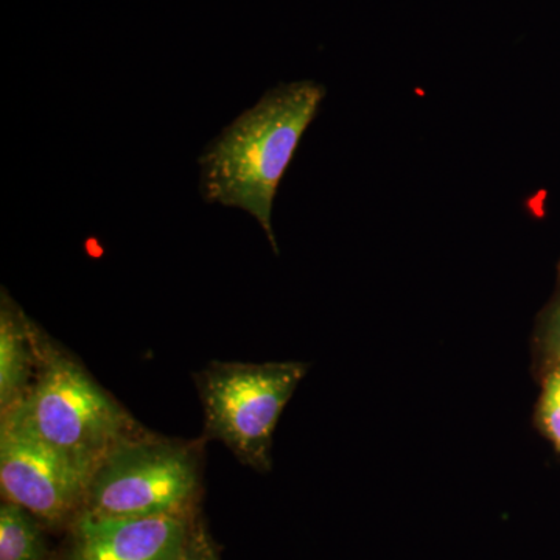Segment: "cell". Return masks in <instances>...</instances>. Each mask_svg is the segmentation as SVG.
<instances>
[{
  "mask_svg": "<svg viewBox=\"0 0 560 560\" xmlns=\"http://www.w3.org/2000/svg\"><path fill=\"white\" fill-rule=\"evenodd\" d=\"M548 374L551 375L552 381L558 383L559 389H560V363L552 364L551 371L548 372Z\"/></svg>",
  "mask_w": 560,
  "mask_h": 560,
  "instance_id": "7c38bea8",
  "label": "cell"
},
{
  "mask_svg": "<svg viewBox=\"0 0 560 560\" xmlns=\"http://www.w3.org/2000/svg\"><path fill=\"white\" fill-rule=\"evenodd\" d=\"M201 486V445L149 433L125 442L91 475L83 512L98 517H190Z\"/></svg>",
  "mask_w": 560,
  "mask_h": 560,
  "instance_id": "3957f363",
  "label": "cell"
},
{
  "mask_svg": "<svg viewBox=\"0 0 560 560\" xmlns=\"http://www.w3.org/2000/svg\"><path fill=\"white\" fill-rule=\"evenodd\" d=\"M539 422L545 434L560 452V389L550 374L545 378L544 390H541Z\"/></svg>",
  "mask_w": 560,
  "mask_h": 560,
  "instance_id": "9c48e42d",
  "label": "cell"
},
{
  "mask_svg": "<svg viewBox=\"0 0 560 560\" xmlns=\"http://www.w3.org/2000/svg\"><path fill=\"white\" fill-rule=\"evenodd\" d=\"M541 342L552 364L560 363V270L558 290L545 312L544 324H541Z\"/></svg>",
  "mask_w": 560,
  "mask_h": 560,
  "instance_id": "30bf717a",
  "label": "cell"
},
{
  "mask_svg": "<svg viewBox=\"0 0 560 560\" xmlns=\"http://www.w3.org/2000/svg\"><path fill=\"white\" fill-rule=\"evenodd\" d=\"M324 97L326 88L315 81L279 84L223 128L198 160L202 200L248 212L276 254V191Z\"/></svg>",
  "mask_w": 560,
  "mask_h": 560,
  "instance_id": "6da1fadb",
  "label": "cell"
},
{
  "mask_svg": "<svg viewBox=\"0 0 560 560\" xmlns=\"http://www.w3.org/2000/svg\"><path fill=\"white\" fill-rule=\"evenodd\" d=\"M304 363H223L213 361L195 377L206 440L223 442L243 466L271 469V441L283 408L302 378Z\"/></svg>",
  "mask_w": 560,
  "mask_h": 560,
  "instance_id": "277c9868",
  "label": "cell"
},
{
  "mask_svg": "<svg viewBox=\"0 0 560 560\" xmlns=\"http://www.w3.org/2000/svg\"><path fill=\"white\" fill-rule=\"evenodd\" d=\"M2 420L60 453L88 478L125 442L150 433L49 338L31 393Z\"/></svg>",
  "mask_w": 560,
  "mask_h": 560,
  "instance_id": "7a4b0ae2",
  "label": "cell"
},
{
  "mask_svg": "<svg viewBox=\"0 0 560 560\" xmlns=\"http://www.w3.org/2000/svg\"><path fill=\"white\" fill-rule=\"evenodd\" d=\"M43 523L27 510L3 500L0 506V560H46Z\"/></svg>",
  "mask_w": 560,
  "mask_h": 560,
  "instance_id": "ba28073f",
  "label": "cell"
},
{
  "mask_svg": "<svg viewBox=\"0 0 560 560\" xmlns=\"http://www.w3.org/2000/svg\"><path fill=\"white\" fill-rule=\"evenodd\" d=\"M183 560H219V558L206 534L202 530H194Z\"/></svg>",
  "mask_w": 560,
  "mask_h": 560,
  "instance_id": "8fae6325",
  "label": "cell"
},
{
  "mask_svg": "<svg viewBox=\"0 0 560 560\" xmlns=\"http://www.w3.org/2000/svg\"><path fill=\"white\" fill-rule=\"evenodd\" d=\"M90 478L14 423L0 425V488L47 528L70 526L83 512Z\"/></svg>",
  "mask_w": 560,
  "mask_h": 560,
  "instance_id": "5b68a950",
  "label": "cell"
},
{
  "mask_svg": "<svg viewBox=\"0 0 560 560\" xmlns=\"http://www.w3.org/2000/svg\"><path fill=\"white\" fill-rule=\"evenodd\" d=\"M47 337L5 289L0 300V415L20 407L38 377Z\"/></svg>",
  "mask_w": 560,
  "mask_h": 560,
  "instance_id": "52a82bcc",
  "label": "cell"
},
{
  "mask_svg": "<svg viewBox=\"0 0 560 560\" xmlns=\"http://www.w3.org/2000/svg\"><path fill=\"white\" fill-rule=\"evenodd\" d=\"M190 517L116 518L81 512L70 525L66 560H183Z\"/></svg>",
  "mask_w": 560,
  "mask_h": 560,
  "instance_id": "8992f818",
  "label": "cell"
}]
</instances>
